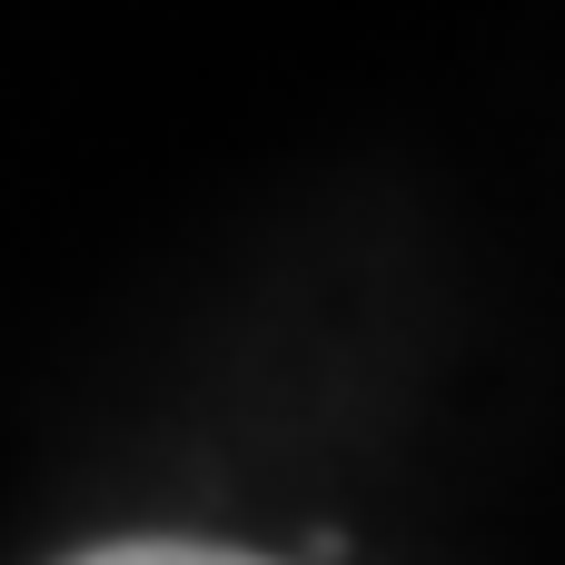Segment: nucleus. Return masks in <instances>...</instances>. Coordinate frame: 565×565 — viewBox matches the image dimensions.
I'll return each instance as SVG.
<instances>
[{
  "mask_svg": "<svg viewBox=\"0 0 565 565\" xmlns=\"http://www.w3.org/2000/svg\"><path fill=\"white\" fill-rule=\"evenodd\" d=\"M70 565H278V556H248V546H189V536H129V546H89Z\"/></svg>",
  "mask_w": 565,
  "mask_h": 565,
  "instance_id": "f257e3e1",
  "label": "nucleus"
}]
</instances>
